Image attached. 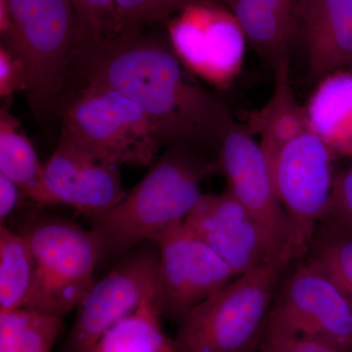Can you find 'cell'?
Returning a JSON list of instances; mask_svg holds the SVG:
<instances>
[{"label": "cell", "mask_w": 352, "mask_h": 352, "mask_svg": "<svg viewBox=\"0 0 352 352\" xmlns=\"http://www.w3.org/2000/svg\"><path fill=\"white\" fill-rule=\"evenodd\" d=\"M145 29L122 32L78 55L85 83L112 88L133 101L162 145L217 149L230 113L185 68L166 36Z\"/></svg>", "instance_id": "cell-1"}, {"label": "cell", "mask_w": 352, "mask_h": 352, "mask_svg": "<svg viewBox=\"0 0 352 352\" xmlns=\"http://www.w3.org/2000/svg\"><path fill=\"white\" fill-rule=\"evenodd\" d=\"M215 171L219 161L204 155L201 147L168 146L118 205L88 219L101 258L131 251L185 220L204 195L201 183Z\"/></svg>", "instance_id": "cell-2"}, {"label": "cell", "mask_w": 352, "mask_h": 352, "mask_svg": "<svg viewBox=\"0 0 352 352\" xmlns=\"http://www.w3.org/2000/svg\"><path fill=\"white\" fill-rule=\"evenodd\" d=\"M11 17L1 43L27 66V98L41 126L56 117L78 50V20L72 0H6Z\"/></svg>", "instance_id": "cell-3"}, {"label": "cell", "mask_w": 352, "mask_h": 352, "mask_svg": "<svg viewBox=\"0 0 352 352\" xmlns=\"http://www.w3.org/2000/svg\"><path fill=\"white\" fill-rule=\"evenodd\" d=\"M293 261L287 250L194 307L179 322L177 352L256 351L263 340L273 289Z\"/></svg>", "instance_id": "cell-4"}, {"label": "cell", "mask_w": 352, "mask_h": 352, "mask_svg": "<svg viewBox=\"0 0 352 352\" xmlns=\"http://www.w3.org/2000/svg\"><path fill=\"white\" fill-rule=\"evenodd\" d=\"M21 233L29 241L36 263L25 307L63 317L94 284V270L101 259L98 241L91 230L53 217H32Z\"/></svg>", "instance_id": "cell-5"}, {"label": "cell", "mask_w": 352, "mask_h": 352, "mask_svg": "<svg viewBox=\"0 0 352 352\" xmlns=\"http://www.w3.org/2000/svg\"><path fill=\"white\" fill-rule=\"evenodd\" d=\"M83 85L61 110L62 132L118 166H151L162 144L144 112L112 88Z\"/></svg>", "instance_id": "cell-6"}, {"label": "cell", "mask_w": 352, "mask_h": 352, "mask_svg": "<svg viewBox=\"0 0 352 352\" xmlns=\"http://www.w3.org/2000/svg\"><path fill=\"white\" fill-rule=\"evenodd\" d=\"M333 157L309 129L284 146L270 162L275 191L289 222L294 261L309 251L318 222L327 212L336 177Z\"/></svg>", "instance_id": "cell-7"}, {"label": "cell", "mask_w": 352, "mask_h": 352, "mask_svg": "<svg viewBox=\"0 0 352 352\" xmlns=\"http://www.w3.org/2000/svg\"><path fill=\"white\" fill-rule=\"evenodd\" d=\"M166 23V38L190 73L227 89L244 67L248 39L231 11L219 0H199Z\"/></svg>", "instance_id": "cell-8"}, {"label": "cell", "mask_w": 352, "mask_h": 352, "mask_svg": "<svg viewBox=\"0 0 352 352\" xmlns=\"http://www.w3.org/2000/svg\"><path fill=\"white\" fill-rule=\"evenodd\" d=\"M263 336L321 340L352 351V307L309 259L285 282L268 314Z\"/></svg>", "instance_id": "cell-9"}, {"label": "cell", "mask_w": 352, "mask_h": 352, "mask_svg": "<svg viewBox=\"0 0 352 352\" xmlns=\"http://www.w3.org/2000/svg\"><path fill=\"white\" fill-rule=\"evenodd\" d=\"M157 295L163 316L180 322L185 315L236 276L232 270L183 221L157 234Z\"/></svg>", "instance_id": "cell-10"}, {"label": "cell", "mask_w": 352, "mask_h": 352, "mask_svg": "<svg viewBox=\"0 0 352 352\" xmlns=\"http://www.w3.org/2000/svg\"><path fill=\"white\" fill-rule=\"evenodd\" d=\"M217 153L219 171L226 176L227 189L261 227L273 256L287 250L292 252L288 219L258 141L244 124L231 117L222 132Z\"/></svg>", "instance_id": "cell-11"}, {"label": "cell", "mask_w": 352, "mask_h": 352, "mask_svg": "<svg viewBox=\"0 0 352 352\" xmlns=\"http://www.w3.org/2000/svg\"><path fill=\"white\" fill-rule=\"evenodd\" d=\"M145 243V242H144ZM122 259L103 279L90 287L78 302L69 339V352H90L109 329L133 314L157 280L159 249L152 241Z\"/></svg>", "instance_id": "cell-12"}, {"label": "cell", "mask_w": 352, "mask_h": 352, "mask_svg": "<svg viewBox=\"0 0 352 352\" xmlns=\"http://www.w3.org/2000/svg\"><path fill=\"white\" fill-rule=\"evenodd\" d=\"M44 173L57 205L76 208L87 219L107 212L126 195L119 166L88 151L64 132Z\"/></svg>", "instance_id": "cell-13"}, {"label": "cell", "mask_w": 352, "mask_h": 352, "mask_svg": "<svg viewBox=\"0 0 352 352\" xmlns=\"http://www.w3.org/2000/svg\"><path fill=\"white\" fill-rule=\"evenodd\" d=\"M184 223L236 276L274 258L261 227L228 189L219 194H204Z\"/></svg>", "instance_id": "cell-14"}, {"label": "cell", "mask_w": 352, "mask_h": 352, "mask_svg": "<svg viewBox=\"0 0 352 352\" xmlns=\"http://www.w3.org/2000/svg\"><path fill=\"white\" fill-rule=\"evenodd\" d=\"M300 34L307 48L310 82L349 69L352 64V0H302Z\"/></svg>", "instance_id": "cell-15"}, {"label": "cell", "mask_w": 352, "mask_h": 352, "mask_svg": "<svg viewBox=\"0 0 352 352\" xmlns=\"http://www.w3.org/2000/svg\"><path fill=\"white\" fill-rule=\"evenodd\" d=\"M237 19L248 43L273 69L289 64L302 0H219Z\"/></svg>", "instance_id": "cell-16"}, {"label": "cell", "mask_w": 352, "mask_h": 352, "mask_svg": "<svg viewBox=\"0 0 352 352\" xmlns=\"http://www.w3.org/2000/svg\"><path fill=\"white\" fill-rule=\"evenodd\" d=\"M305 111L310 131L333 156L352 161L351 69H339L319 80Z\"/></svg>", "instance_id": "cell-17"}, {"label": "cell", "mask_w": 352, "mask_h": 352, "mask_svg": "<svg viewBox=\"0 0 352 352\" xmlns=\"http://www.w3.org/2000/svg\"><path fill=\"white\" fill-rule=\"evenodd\" d=\"M273 71L275 85L270 100L258 110L245 113L244 118L245 129L258 138L270 164L284 146L309 131L305 106L296 99L289 80V64Z\"/></svg>", "instance_id": "cell-18"}, {"label": "cell", "mask_w": 352, "mask_h": 352, "mask_svg": "<svg viewBox=\"0 0 352 352\" xmlns=\"http://www.w3.org/2000/svg\"><path fill=\"white\" fill-rule=\"evenodd\" d=\"M0 173L36 204L57 205L46 184L44 164L19 120L6 108L0 110Z\"/></svg>", "instance_id": "cell-19"}, {"label": "cell", "mask_w": 352, "mask_h": 352, "mask_svg": "<svg viewBox=\"0 0 352 352\" xmlns=\"http://www.w3.org/2000/svg\"><path fill=\"white\" fill-rule=\"evenodd\" d=\"M157 280L138 309L104 333L90 352H177L162 327Z\"/></svg>", "instance_id": "cell-20"}, {"label": "cell", "mask_w": 352, "mask_h": 352, "mask_svg": "<svg viewBox=\"0 0 352 352\" xmlns=\"http://www.w3.org/2000/svg\"><path fill=\"white\" fill-rule=\"evenodd\" d=\"M36 263L22 233L0 226V314L25 307L31 295Z\"/></svg>", "instance_id": "cell-21"}, {"label": "cell", "mask_w": 352, "mask_h": 352, "mask_svg": "<svg viewBox=\"0 0 352 352\" xmlns=\"http://www.w3.org/2000/svg\"><path fill=\"white\" fill-rule=\"evenodd\" d=\"M62 318L25 307L0 314V352H50Z\"/></svg>", "instance_id": "cell-22"}, {"label": "cell", "mask_w": 352, "mask_h": 352, "mask_svg": "<svg viewBox=\"0 0 352 352\" xmlns=\"http://www.w3.org/2000/svg\"><path fill=\"white\" fill-rule=\"evenodd\" d=\"M311 259L342 292L352 307V235L326 226Z\"/></svg>", "instance_id": "cell-23"}, {"label": "cell", "mask_w": 352, "mask_h": 352, "mask_svg": "<svg viewBox=\"0 0 352 352\" xmlns=\"http://www.w3.org/2000/svg\"><path fill=\"white\" fill-rule=\"evenodd\" d=\"M78 29V56L116 36L115 0H72Z\"/></svg>", "instance_id": "cell-24"}, {"label": "cell", "mask_w": 352, "mask_h": 352, "mask_svg": "<svg viewBox=\"0 0 352 352\" xmlns=\"http://www.w3.org/2000/svg\"><path fill=\"white\" fill-rule=\"evenodd\" d=\"M196 1L199 0H115L116 36L166 22Z\"/></svg>", "instance_id": "cell-25"}, {"label": "cell", "mask_w": 352, "mask_h": 352, "mask_svg": "<svg viewBox=\"0 0 352 352\" xmlns=\"http://www.w3.org/2000/svg\"><path fill=\"white\" fill-rule=\"evenodd\" d=\"M325 219L327 226L352 235V164L336 175Z\"/></svg>", "instance_id": "cell-26"}, {"label": "cell", "mask_w": 352, "mask_h": 352, "mask_svg": "<svg viewBox=\"0 0 352 352\" xmlns=\"http://www.w3.org/2000/svg\"><path fill=\"white\" fill-rule=\"evenodd\" d=\"M29 75L27 66L12 50L0 44V96L9 102L19 91L27 92Z\"/></svg>", "instance_id": "cell-27"}, {"label": "cell", "mask_w": 352, "mask_h": 352, "mask_svg": "<svg viewBox=\"0 0 352 352\" xmlns=\"http://www.w3.org/2000/svg\"><path fill=\"white\" fill-rule=\"evenodd\" d=\"M259 352H352L321 340L263 336Z\"/></svg>", "instance_id": "cell-28"}, {"label": "cell", "mask_w": 352, "mask_h": 352, "mask_svg": "<svg viewBox=\"0 0 352 352\" xmlns=\"http://www.w3.org/2000/svg\"><path fill=\"white\" fill-rule=\"evenodd\" d=\"M24 194L18 188L17 185L11 182L6 175L0 173V219L1 224L20 204Z\"/></svg>", "instance_id": "cell-29"}, {"label": "cell", "mask_w": 352, "mask_h": 352, "mask_svg": "<svg viewBox=\"0 0 352 352\" xmlns=\"http://www.w3.org/2000/svg\"><path fill=\"white\" fill-rule=\"evenodd\" d=\"M349 69H351L352 71V64L351 65V67H349Z\"/></svg>", "instance_id": "cell-30"}]
</instances>
